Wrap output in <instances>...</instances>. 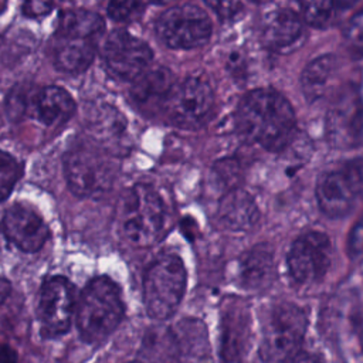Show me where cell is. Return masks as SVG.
<instances>
[{
  "instance_id": "6da1fadb",
  "label": "cell",
  "mask_w": 363,
  "mask_h": 363,
  "mask_svg": "<svg viewBox=\"0 0 363 363\" xmlns=\"http://www.w3.org/2000/svg\"><path fill=\"white\" fill-rule=\"evenodd\" d=\"M235 125L241 136L261 147L278 152L295 136V112L285 96L275 89L248 92L238 104Z\"/></svg>"
},
{
  "instance_id": "7a4b0ae2",
  "label": "cell",
  "mask_w": 363,
  "mask_h": 363,
  "mask_svg": "<svg viewBox=\"0 0 363 363\" xmlns=\"http://www.w3.org/2000/svg\"><path fill=\"white\" fill-rule=\"evenodd\" d=\"M125 306L121 288L109 277H95L82 289L75 322L81 337L88 343L105 340L119 326Z\"/></svg>"
},
{
  "instance_id": "3957f363",
  "label": "cell",
  "mask_w": 363,
  "mask_h": 363,
  "mask_svg": "<svg viewBox=\"0 0 363 363\" xmlns=\"http://www.w3.org/2000/svg\"><path fill=\"white\" fill-rule=\"evenodd\" d=\"M118 224L122 237L133 245L150 247L157 242L166 227V206L160 194L149 184L129 189L118 207Z\"/></svg>"
},
{
  "instance_id": "277c9868",
  "label": "cell",
  "mask_w": 363,
  "mask_h": 363,
  "mask_svg": "<svg viewBox=\"0 0 363 363\" xmlns=\"http://www.w3.org/2000/svg\"><path fill=\"white\" fill-rule=\"evenodd\" d=\"M308 318L302 308L291 302L272 305L261 329L259 356L264 363H292L302 350Z\"/></svg>"
},
{
  "instance_id": "5b68a950",
  "label": "cell",
  "mask_w": 363,
  "mask_h": 363,
  "mask_svg": "<svg viewBox=\"0 0 363 363\" xmlns=\"http://www.w3.org/2000/svg\"><path fill=\"white\" fill-rule=\"evenodd\" d=\"M186 268L177 254H160L143 277V303L150 318L164 320L179 308L186 291Z\"/></svg>"
},
{
  "instance_id": "8992f818",
  "label": "cell",
  "mask_w": 363,
  "mask_h": 363,
  "mask_svg": "<svg viewBox=\"0 0 363 363\" xmlns=\"http://www.w3.org/2000/svg\"><path fill=\"white\" fill-rule=\"evenodd\" d=\"M315 193L319 208L328 217L349 214L363 196V159L345 160L323 172Z\"/></svg>"
},
{
  "instance_id": "52a82bcc",
  "label": "cell",
  "mask_w": 363,
  "mask_h": 363,
  "mask_svg": "<svg viewBox=\"0 0 363 363\" xmlns=\"http://www.w3.org/2000/svg\"><path fill=\"white\" fill-rule=\"evenodd\" d=\"M62 162L67 183L78 197H98L113 184L116 167L105 153L96 149L74 147L65 153Z\"/></svg>"
},
{
  "instance_id": "ba28073f",
  "label": "cell",
  "mask_w": 363,
  "mask_h": 363,
  "mask_svg": "<svg viewBox=\"0 0 363 363\" xmlns=\"http://www.w3.org/2000/svg\"><path fill=\"white\" fill-rule=\"evenodd\" d=\"M325 129L329 143L337 149L363 145V96L357 86L347 84L333 95Z\"/></svg>"
},
{
  "instance_id": "9c48e42d",
  "label": "cell",
  "mask_w": 363,
  "mask_h": 363,
  "mask_svg": "<svg viewBox=\"0 0 363 363\" xmlns=\"http://www.w3.org/2000/svg\"><path fill=\"white\" fill-rule=\"evenodd\" d=\"M159 38L174 50L203 47L211 35L207 13L194 4H180L166 10L156 21Z\"/></svg>"
},
{
  "instance_id": "30bf717a",
  "label": "cell",
  "mask_w": 363,
  "mask_h": 363,
  "mask_svg": "<svg viewBox=\"0 0 363 363\" xmlns=\"http://www.w3.org/2000/svg\"><path fill=\"white\" fill-rule=\"evenodd\" d=\"M102 60L113 78L133 82L150 65L153 51L128 30H113L102 47Z\"/></svg>"
},
{
  "instance_id": "8fae6325",
  "label": "cell",
  "mask_w": 363,
  "mask_h": 363,
  "mask_svg": "<svg viewBox=\"0 0 363 363\" xmlns=\"http://www.w3.org/2000/svg\"><path fill=\"white\" fill-rule=\"evenodd\" d=\"M75 306L74 285L61 275L47 278L40 288L37 308L43 336L64 335L71 326Z\"/></svg>"
},
{
  "instance_id": "7c38bea8",
  "label": "cell",
  "mask_w": 363,
  "mask_h": 363,
  "mask_svg": "<svg viewBox=\"0 0 363 363\" xmlns=\"http://www.w3.org/2000/svg\"><path fill=\"white\" fill-rule=\"evenodd\" d=\"M164 104L167 115L176 126L196 128L208 118L214 105V94L206 79L189 77L173 86Z\"/></svg>"
},
{
  "instance_id": "4fadbf2b",
  "label": "cell",
  "mask_w": 363,
  "mask_h": 363,
  "mask_svg": "<svg viewBox=\"0 0 363 363\" xmlns=\"http://www.w3.org/2000/svg\"><path fill=\"white\" fill-rule=\"evenodd\" d=\"M330 240L320 231L299 235L286 255L288 271L299 284L316 282L330 267Z\"/></svg>"
},
{
  "instance_id": "5bb4252c",
  "label": "cell",
  "mask_w": 363,
  "mask_h": 363,
  "mask_svg": "<svg viewBox=\"0 0 363 363\" xmlns=\"http://www.w3.org/2000/svg\"><path fill=\"white\" fill-rule=\"evenodd\" d=\"M0 230L10 244L30 254L37 252L50 237L43 217L24 203H16L6 210Z\"/></svg>"
},
{
  "instance_id": "9a60e30c",
  "label": "cell",
  "mask_w": 363,
  "mask_h": 363,
  "mask_svg": "<svg viewBox=\"0 0 363 363\" xmlns=\"http://www.w3.org/2000/svg\"><path fill=\"white\" fill-rule=\"evenodd\" d=\"M261 37L264 44L277 52L294 50L303 37V23L291 9H274L264 17Z\"/></svg>"
},
{
  "instance_id": "2e32d148",
  "label": "cell",
  "mask_w": 363,
  "mask_h": 363,
  "mask_svg": "<svg viewBox=\"0 0 363 363\" xmlns=\"http://www.w3.org/2000/svg\"><path fill=\"white\" fill-rule=\"evenodd\" d=\"M27 106L28 113L45 126L62 125L75 112V102L69 92L57 85L41 88Z\"/></svg>"
},
{
  "instance_id": "e0dca14e",
  "label": "cell",
  "mask_w": 363,
  "mask_h": 363,
  "mask_svg": "<svg viewBox=\"0 0 363 363\" xmlns=\"http://www.w3.org/2000/svg\"><path fill=\"white\" fill-rule=\"evenodd\" d=\"M251 319L242 303H233L223 312L221 356L225 362H235L248 347Z\"/></svg>"
},
{
  "instance_id": "ac0fdd59",
  "label": "cell",
  "mask_w": 363,
  "mask_h": 363,
  "mask_svg": "<svg viewBox=\"0 0 363 363\" xmlns=\"http://www.w3.org/2000/svg\"><path fill=\"white\" fill-rule=\"evenodd\" d=\"M96 41L65 37L55 34V43L52 48L54 67L65 74H79L85 71L95 57Z\"/></svg>"
},
{
  "instance_id": "d6986e66",
  "label": "cell",
  "mask_w": 363,
  "mask_h": 363,
  "mask_svg": "<svg viewBox=\"0 0 363 363\" xmlns=\"http://www.w3.org/2000/svg\"><path fill=\"white\" fill-rule=\"evenodd\" d=\"M217 218L231 231H247L258 220V210L252 197L242 190L228 191L218 204Z\"/></svg>"
},
{
  "instance_id": "ffe728a7",
  "label": "cell",
  "mask_w": 363,
  "mask_h": 363,
  "mask_svg": "<svg viewBox=\"0 0 363 363\" xmlns=\"http://www.w3.org/2000/svg\"><path fill=\"white\" fill-rule=\"evenodd\" d=\"M173 75L166 67L146 69L140 74L130 88L132 99L140 106L166 102L173 89Z\"/></svg>"
},
{
  "instance_id": "44dd1931",
  "label": "cell",
  "mask_w": 363,
  "mask_h": 363,
  "mask_svg": "<svg viewBox=\"0 0 363 363\" xmlns=\"http://www.w3.org/2000/svg\"><path fill=\"white\" fill-rule=\"evenodd\" d=\"M337 58L332 54L320 55L312 60L302 71L301 88L309 102L325 96L336 75Z\"/></svg>"
},
{
  "instance_id": "7402d4cb",
  "label": "cell",
  "mask_w": 363,
  "mask_h": 363,
  "mask_svg": "<svg viewBox=\"0 0 363 363\" xmlns=\"http://www.w3.org/2000/svg\"><path fill=\"white\" fill-rule=\"evenodd\" d=\"M274 251L267 244H259L244 254L240 264V278L250 289L264 288L272 279Z\"/></svg>"
},
{
  "instance_id": "603a6c76",
  "label": "cell",
  "mask_w": 363,
  "mask_h": 363,
  "mask_svg": "<svg viewBox=\"0 0 363 363\" xmlns=\"http://www.w3.org/2000/svg\"><path fill=\"white\" fill-rule=\"evenodd\" d=\"M105 31L104 18L88 10H67L58 17L57 35L78 37L96 41Z\"/></svg>"
},
{
  "instance_id": "cb8c5ba5",
  "label": "cell",
  "mask_w": 363,
  "mask_h": 363,
  "mask_svg": "<svg viewBox=\"0 0 363 363\" xmlns=\"http://www.w3.org/2000/svg\"><path fill=\"white\" fill-rule=\"evenodd\" d=\"M302 18L312 27H328L333 23L339 6L336 0H299Z\"/></svg>"
},
{
  "instance_id": "d4e9b609",
  "label": "cell",
  "mask_w": 363,
  "mask_h": 363,
  "mask_svg": "<svg viewBox=\"0 0 363 363\" xmlns=\"http://www.w3.org/2000/svg\"><path fill=\"white\" fill-rule=\"evenodd\" d=\"M21 176V164L10 153L0 150V201L11 193Z\"/></svg>"
},
{
  "instance_id": "484cf974",
  "label": "cell",
  "mask_w": 363,
  "mask_h": 363,
  "mask_svg": "<svg viewBox=\"0 0 363 363\" xmlns=\"http://www.w3.org/2000/svg\"><path fill=\"white\" fill-rule=\"evenodd\" d=\"M145 10V0H111L108 4V16L113 21L126 23L136 20Z\"/></svg>"
},
{
  "instance_id": "4316f807",
  "label": "cell",
  "mask_w": 363,
  "mask_h": 363,
  "mask_svg": "<svg viewBox=\"0 0 363 363\" xmlns=\"http://www.w3.org/2000/svg\"><path fill=\"white\" fill-rule=\"evenodd\" d=\"M345 45L354 58L363 57V9L357 11L345 28Z\"/></svg>"
},
{
  "instance_id": "83f0119b",
  "label": "cell",
  "mask_w": 363,
  "mask_h": 363,
  "mask_svg": "<svg viewBox=\"0 0 363 363\" xmlns=\"http://www.w3.org/2000/svg\"><path fill=\"white\" fill-rule=\"evenodd\" d=\"M349 257L354 261H363V216L357 220L347 240Z\"/></svg>"
},
{
  "instance_id": "f1b7e54d",
  "label": "cell",
  "mask_w": 363,
  "mask_h": 363,
  "mask_svg": "<svg viewBox=\"0 0 363 363\" xmlns=\"http://www.w3.org/2000/svg\"><path fill=\"white\" fill-rule=\"evenodd\" d=\"M52 0H24L23 10L26 16L41 17L45 16L52 9Z\"/></svg>"
},
{
  "instance_id": "f546056e",
  "label": "cell",
  "mask_w": 363,
  "mask_h": 363,
  "mask_svg": "<svg viewBox=\"0 0 363 363\" xmlns=\"http://www.w3.org/2000/svg\"><path fill=\"white\" fill-rule=\"evenodd\" d=\"M206 4L217 13L220 18H228L235 13L237 0H204Z\"/></svg>"
},
{
  "instance_id": "4dcf8cb0",
  "label": "cell",
  "mask_w": 363,
  "mask_h": 363,
  "mask_svg": "<svg viewBox=\"0 0 363 363\" xmlns=\"http://www.w3.org/2000/svg\"><path fill=\"white\" fill-rule=\"evenodd\" d=\"M350 325H352V332L356 337L357 346L360 349V353L363 354V309L354 311L350 316Z\"/></svg>"
},
{
  "instance_id": "1f68e13d",
  "label": "cell",
  "mask_w": 363,
  "mask_h": 363,
  "mask_svg": "<svg viewBox=\"0 0 363 363\" xmlns=\"http://www.w3.org/2000/svg\"><path fill=\"white\" fill-rule=\"evenodd\" d=\"M0 363H17V353L7 345L0 343Z\"/></svg>"
},
{
  "instance_id": "d6a6232c",
  "label": "cell",
  "mask_w": 363,
  "mask_h": 363,
  "mask_svg": "<svg viewBox=\"0 0 363 363\" xmlns=\"http://www.w3.org/2000/svg\"><path fill=\"white\" fill-rule=\"evenodd\" d=\"M10 294H11V284L6 278L0 277V306L6 302Z\"/></svg>"
},
{
  "instance_id": "836d02e7",
  "label": "cell",
  "mask_w": 363,
  "mask_h": 363,
  "mask_svg": "<svg viewBox=\"0 0 363 363\" xmlns=\"http://www.w3.org/2000/svg\"><path fill=\"white\" fill-rule=\"evenodd\" d=\"M292 363H319V357L316 354L305 353L301 350Z\"/></svg>"
},
{
  "instance_id": "e575fe53",
  "label": "cell",
  "mask_w": 363,
  "mask_h": 363,
  "mask_svg": "<svg viewBox=\"0 0 363 363\" xmlns=\"http://www.w3.org/2000/svg\"><path fill=\"white\" fill-rule=\"evenodd\" d=\"M357 0H336L339 9H347V7H352Z\"/></svg>"
},
{
  "instance_id": "d590c367",
  "label": "cell",
  "mask_w": 363,
  "mask_h": 363,
  "mask_svg": "<svg viewBox=\"0 0 363 363\" xmlns=\"http://www.w3.org/2000/svg\"><path fill=\"white\" fill-rule=\"evenodd\" d=\"M155 4H159V6H162V4H169V3H173V1H180V0H152Z\"/></svg>"
},
{
  "instance_id": "8d00e7d4",
  "label": "cell",
  "mask_w": 363,
  "mask_h": 363,
  "mask_svg": "<svg viewBox=\"0 0 363 363\" xmlns=\"http://www.w3.org/2000/svg\"><path fill=\"white\" fill-rule=\"evenodd\" d=\"M128 363H142V362H139V360H133V362H128Z\"/></svg>"
},
{
  "instance_id": "74e56055",
  "label": "cell",
  "mask_w": 363,
  "mask_h": 363,
  "mask_svg": "<svg viewBox=\"0 0 363 363\" xmlns=\"http://www.w3.org/2000/svg\"><path fill=\"white\" fill-rule=\"evenodd\" d=\"M0 125H1V113H0Z\"/></svg>"
},
{
  "instance_id": "f35d334b",
  "label": "cell",
  "mask_w": 363,
  "mask_h": 363,
  "mask_svg": "<svg viewBox=\"0 0 363 363\" xmlns=\"http://www.w3.org/2000/svg\"><path fill=\"white\" fill-rule=\"evenodd\" d=\"M254 1H262V0H254Z\"/></svg>"
}]
</instances>
